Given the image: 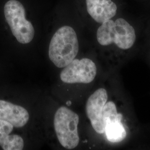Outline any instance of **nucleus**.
<instances>
[{"label": "nucleus", "mask_w": 150, "mask_h": 150, "mask_svg": "<svg viewBox=\"0 0 150 150\" xmlns=\"http://www.w3.org/2000/svg\"><path fill=\"white\" fill-rule=\"evenodd\" d=\"M79 52V41L73 28L64 26L54 34L49 46V57L59 68H63L75 59Z\"/></svg>", "instance_id": "f257e3e1"}, {"label": "nucleus", "mask_w": 150, "mask_h": 150, "mask_svg": "<svg viewBox=\"0 0 150 150\" xmlns=\"http://www.w3.org/2000/svg\"><path fill=\"white\" fill-rule=\"evenodd\" d=\"M136 38L134 28L122 18L103 22L97 31V39L101 45L108 46L115 43L122 50L132 47Z\"/></svg>", "instance_id": "f03ea898"}, {"label": "nucleus", "mask_w": 150, "mask_h": 150, "mask_svg": "<svg viewBox=\"0 0 150 150\" xmlns=\"http://www.w3.org/2000/svg\"><path fill=\"white\" fill-rule=\"evenodd\" d=\"M79 115L67 107H59L55 113V132L60 144L66 149H74L79 144Z\"/></svg>", "instance_id": "7ed1b4c3"}, {"label": "nucleus", "mask_w": 150, "mask_h": 150, "mask_svg": "<svg viewBox=\"0 0 150 150\" xmlns=\"http://www.w3.org/2000/svg\"><path fill=\"white\" fill-rule=\"evenodd\" d=\"M6 20L17 40L22 44L30 43L33 38L35 30L25 17V10L17 0L8 1L4 7Z\"/></svg>", "instance_id": "20e7f679"}, {"label": "nucleus", "mask_w": 150, "mask_h": 150, "mask_svg": "<svg viewBox=\"0 0 150 150\" xmlns=\"http://www.w3.org/2000/svg\"><path fill=\"white\" fill-rule=\"evenodd\" d=\"M96 74V66L91 59H74L61 71L60 79L66 83H89L95 79Z\"/></svg>", "instance_id": "39448f33"}, {"label": "nucleus", "mask_w": 150, "mask_h": 150, "mask_svg": "<svg viewBox=\"0 0 150 150\" xmlns=\"http://www.w3.org/2000/svg\"><path fill=\"white\" fill-rule=\"evenodd\" d=\"M107 91L104 88H99L92 93L86 103V114L90 119L93 129L97 133H105V122L103 116V108L107 102Z\"/></svg>", "instance_id": "423d86ee"}, {"label": "nucleus", "mask_w": 150, "mask_h": 150, "mask_svg": "<svg viewBox=\"0 0 150 150\" xmlns=\"http://www.w3.org/2000/svg\"><path fill=\"white\" fill-rule=\"evenodd\" d=\"M27 110L20 106L0 100V120L11 123L16 128L22 127L29 120Z\"/></svg>", "instance_id": "0eeeda50"}, {"label": "nucleus", "mask_w": 150, "mask_h": 150, "mask_svg": "<svg viewBox=\"0 0 150 150\" xmlns=\"http://www.w3.org/2000/svg\"><path fill=\"white\" fill-rule=\"evenodd\" d=\"M87 10L97 22L102 23L116 15L117 7L112 0H86Z\"/></svg>", "instance_id": "6e6552de"}, {"label": "nucleus", "mask_w": 150, "mask_h": 150, "mask_svg": "<svg viewBox=\"0 0 150 150\" xmlns=\"http://www.w3.org/2000/svg\"><path fill=\"white\" fill-rule=\"evenodd\" d=\"M13 126L11 123L0 120V146L4 150H22L24 141L17 134H10Z\"/></svg>", "instance_id": "1a4fd4ad"}, {"label": "nucleus", "mask_w": 150, "mask_h": 150, "mask_svg": "<svg viewBox=\"0 0 150 150\" xmlns=\"http://www.w3.org/2000/svg\"><path fill=\"white\" fill-rule=\"evenodd\" d=\"M122 115L118 113L115 117L105 118V133L107 139L111 142L122 141L127 136L126 131L121 122Z\"/></svg>", "instance_id": "9d476101"}, {"label": "nucleus", "mask_w": 150, "mask_h": 150, "mask_svg": "<svg viewBox=\"0 0 150 150\" xmlns=\"http://www.w3.org/2000/svg\"><path fill=\"white\" fill-rule=\"evenodd\" d=\"M71 103H72V102L71 101H67V102H66V105H67V106H70L71 105Z\"/></svg>", "instance_id": "9b49d317"}]
</instances>
